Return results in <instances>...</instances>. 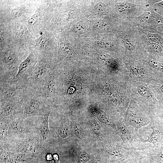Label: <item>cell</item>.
Instances as JSON below:
<instances>
[{
  "mask_svg": "<svg viewBox=\"0 0 163 163\" xmlns=\"http://www.w3.org/2000/svg\"><path fill=\"white\" fill-rule=\"evenodd\" d=\"M152 132L149 137L146 139H144L142 137H140L139 139L142 142H149L153 145L152 149L153 151L156 150L159 148V144L163 140V136L161 132L158 128H157L155 125L150 124L149 125Z\"/></svg>",
  "mask_w": 163,
  "mask_h": 163,
  "instance_id": "obj_1",
  "label": "cell"
},
{
  "mask_svg": "<svg viewBox=\"0 0 163 163\" xmlns=\"http://www.w3.org/2000/svg\"><path fill=\"white\" fill-rule=\"evenodd\" d=\"M150 121L143 117L134 115L127 116L125 121V124L127 126H130L134 129L136 133L140 128L148 125Z\"/></svg>",
  "mask_w": 163,
  "mask_h": 163,
  "instance_id": "obj_2",
  "label": "cell"
},
{
  "mask_svg": "<svg viewBox=\"0 0 163 163\" xmlns=\"http://www.w3.org/2000/svg\"><path fill=\"white\" fill-rule=\"evenodd\" d=\"M39 107L38 101L34 99L31 100L30 104L26 109V113L28 114H31L34 112Z\"/></svg>",
  "mask_w": 163,
  "mask_h": 163,
  "instance_id": "obj_3",
  "label": "cell"
},
{
  "mask_svg": "<svg viewBox=\"0 0 163 163\" xmlns=\"http://www.w3.org/2000/svg\"><path fill=\"white\" fill-rule=\"evenodd\" d=\"M94 9L96 13L100 15H105L107 12V9L106 5L101 2L97 3L94 6Z\"/></svg>",
  "mask_w": 163,
  "mask_h": 163,
  "instance_id": "obj_4",
  "label": "cell"
},
{
  "mask_svg": "<svg viewBox=\"0 0 163 163\" xmlns=\"http://www.w3.org/2000/svg\"><path fill=\"white\" fill-rule=\"evenodd\" d=\"M31 60V56L30 55L20 64L18 70L16 75L17 77L21 73L22 70L27 68L30 64Z\"/></svg>",
  "mask_w": 163,
  "mask_h": 163,
  "instance_id": "obj_5",
  "label": "cell"
},
{
  "mask_svg": "<svg viewBox=\"0 0 163 163\" xmlns=\"http://www.w3.org/2000/svg\"><path fill=\"white\" fill-rule=\"evenodd\" d=\"M156 154L151 155L155 163H163V150L158 151Z\"/></svg>",
  "mask_w": 163,
  "mask_h": 163,
  "instance_id": "obj_6",
  "label": "cell"
},
{
  "mask_svg": "<svg viewBox=\"0 0 163 163\" xmlns=\"http://www.w3.org/2000/svg\"><path fill=\"white\" fill-rule=\"evenodd\" d=\"M4 59L7 63L11 64L14 62L15 57L13 52L11 51H8L5 53Z\"/></svg>",
  "mask_w": 163,
  "mask_h": 163,
  "instance_id": "obj_7",
  "label": "cell"
},
{
  "mask_svg": "<svg viewBox=\"0 0 163 163\" xmlns=\"http://www.w3.org/2000/svg\"><path fill=\"white\" fill-rule=\"evenodd\" d=\"M45 64L43 61H40L36 66L35 74L37 77H39L42 75L45 69Z\"/></svg>",
  "mask_w": 163,
  "mask_h": 163,
  "instance_id": "obj_8",
  "label": "cell"
},
{
  "mask_svg": "<svg viewBox=\"0 0 163 163\" xmlns=\"http://www.w3.org/2000/svg\"><path fill=\"white\" fill-rule=\"evenodd\" d=\"M40 129L43 136H46L47 135L49 129L47 118L44 119L40 125Z\"/></svg>",
  "mask_w": 163,
  "mask_h": 163,
  "instance_id": "obj_9",
  "label": "cell"
},
{
  "mask_svg": "<svg viewBox=\"0 0 163 163\" xmlns=\"http://www.w3.org/2000/svg\"><path fill=\"white\" fill-rule=\"evenodd\" d=\"M75 32L79 34H83L86 30V26L84 23L82 21H80L77 23L74 28Z\"/></svg>",
  "mask_w": 163,
  "mask_h": 163,
  "instance_id": "obj_10",
  "label": "cell"
},
{
  "mask_svg": "<svg viewBox=\"0 0 163 163\" xmlns=\"http://www.w3.org/2000/svg\"><path fill=\"white\" fill-rule=\"evenodd\" d=\"M74 132L76 136L79 138L81 139L83 133V130L80 125L78 123L74 126Z\"/></svg>",
  "mask_w": 163,
  "mask_h": 163,
  "instance_id": "obj_11",
  "label": "cell"
},
{
  "mask_svg": "<svg viewBox=\"0 0 163 163\" xmlns=\"http://www.w3.org/2000/svg\"><path fill=\"white\" fill-rule=\"evenodd\" d=\"M148 45L155 53H158L162 51V48L160 46L156 43L149 42Z\"/></svg>",
  "mask_w": 163,
  "mask_h": 163,
  "instance_id": "obj_12",
  "label": "cell"
},
{
  "mask_svg": "<svg viewBox=\"0 0 163 163\" xmlns=\"http://www.w3.org/2000/svg\"><path fill=\"white\" fill-rule=\"evenodd\" d=\"M2 94L5 97H12L15 94L14 90L10 88H3L2 91Z\"/></svg>",
  "mask_w": 163,
  "mask_h": 163,
  "instance_id": "obj_13",
  "label": "cell"
},
{
  "mask_svg": "<svg viewBox=\"0 0 163 163\" xmlns=\"http://www.w3.org/2000/svg\"><path fill=\"white\" fill-rule=\"evenodd\" d=\"M67 128L64 125H62L59 127L58 132L59 135L62 138H66L68 136Z\"/></svg>",
  "mask_w": 163,
  "mask_h": 163,
  "instance_id": "obj_14",
  "label": "cell"
},
{
  "mask_svg": "<svg viewBox=\"0 0 163 163\" xmlns=\"http://www.w3.org/2000/svg\"><path fill=\"white\" fill-rule=\"evenodd\" d=\"M148 38L154 43H159L161 42V39L157 34H149L147 35Z\"/></svg>",
  "mask_w": 163,
  "mask_h": 163,
  "instance_id": "obj_15",
  "label": "cell"
},
{
  "mask_svg": "<svg viewBox=\"0 0 163 163\" xmlns=\"http://www.w3.org/2000/svg\"><path fill=\"white\" fill-rule=\"evenodd\" d=\"M39 19V16L37 14H35L32 16L28 20L27 23L29 25L32 26L35 25Z\"/></svg>",
  "mask_w": 163,
  "mask_h": 163,
  "instance_id": "obj_16",
  "label": "cell"
},
{
  "mask_svg": "<svg viewBox=\"0 0 163 163\" xmlns=\"http://www.w3.org/2000/svg\"><path fill=\"white\" fill-rule=\"evenodd\" d=\"M22 13V10L21 8H15L11 11V15L12 18H14L20 16Z\"/></svg>",
  "mask_w": 163,
  "mask_h": 163,
  "instance_id": "obj_17",
  "label": "cell"
},
{
  "mask_svg": "<svg viewBox=\"0 0 163 163\" xmlns=\"http://www.w3.org/2000/svg\"><path fill=\"white\" fill-rule=\"evenodd\" d=\"M89 159V156L88 154L83 153L80 155L78 161L80 163H85L87 162Z\"/></svg>",
  "mask_w": 163,
  "mask_h": 163,
  "instance_id": "obj_18",
  "label": "cell"
},
{
  "mask_svg": "<svg viewBox=\"0 0 163 163\" xmlns=\"http://www.w3.org/2000/svg\"><path fill=\"white\" fill-rule=\"evenodd\" d=\"M150 66L154 68L158 69H163L162 66L158 62L153 60H151L149 62Z\"/></svg>",
  "mask_w": 163,
  "mask_h": 163,
  "instance_id": "obj_19",
  "label": "cell"
},
{
  "mask_svg": "<svg viewBox=\"0 0 163 163\" xmlns=\"http://www.w3.org/2000/svg\"><path fill=\"white\" fill-rule=\"evenodd\" d=\"M60 46L61 50L63 52L67 53L69 51L70 47L65 42H62L60 43Z\"/></svg>",
  "mask_w": 163,
  "mask_h": 163,
  "instance_id": "obj_20",
  "label": "cell"
},
{
  "mask_svg": "<svg viewBox=\"0 0 163 163\" xmlns=\"http://www.w3.org/2000/svg\"><path fill=\"white\" fill-rule=\"evenodd\" d=\"M118 10L121 13H125L127 11L130 7L127 4H125L123 5H121L118 7Z\"/></svg>",
  "mask_w": 163,
  "mask_h": 163,
  "instance_id": "obj_21",
  "label": "cell"
},
{
  "mask_svg": "<svg viewBox=\"0 0 163 163\" xmlns=\"http://www.w3.org/2000/svg\"><path fill=\"white\" fill-rule=\"evenodd\" d=\"M139 161V158L137 156L131 158H129L125 160L122 163H137Z\"/></svg>",
  "mask_w": 163,
  "mask_h": 163,
  "instance_id": "obj_22",
  "label": "cell"
},
{
  "mask_svg": "<svg viewBox=\"0 0 163 163\" xmlns=\"http://www.w3.org/2000/svg\"><path fill=\"white\" fill-rule=\"evenodd\" d=\"M46 39L44 37H40L38 39L37 41L38 44L40 47H42L45 46L46 43Z\"/></svg>",
  "mask_w": 163,
  "mask_h": 163,
  "instance_id": "obj_23",
  "label": "cell"
},
{
  "mask_svg": "<svg viewBox=\"0 0 163 163\" xmlns=\"http://www.w3.org/2000/svg\"><path fill=\"white\" fill-rule=\"evenodd\" d=\"M125 46L128 50H131L134 49L135 46L132 43L129 41H125L124 42Z\"/></svg>",
  "mask_w": 163,
  "mask_h": 163,
  "instance_id": "obj_24",
  "label": "cell"
},
{
  "mask_svg": "<svg viewBox=\"0 0 163 163\" xmlns=\"http://www.w3.org/2000/svg\"><path fill=\"white\" fill-rule=\"evenodd\" d=\"M91 126L94 132L96 133H98V132H99L100 129V127L98 124L96 123H93L91 125Z\"/></svg>",
  "mask_w": 163,
  "mask_h": 163,
  "instance_id": "obj_25",
  "label": "cell"
},
{
  "mask_svg": "<svg viewBox=\"0 0 163 163\" xmlns=\"http://www.w3.org/2000/svg\"><path fill=\"white\" fill-rule=\"evenodd\" d=\"M11 126L13 129L21 131L22 130L21 125L18 122L13 123L11 124Z\"/></svg>",
  "mask_w": 163,
  "mask_h": 163,
  "instance_id": "obj_26",
  "label": "cell"
},
{
  "mask_svg": "<svg viewBox=\"0 0 163 163\" xmlns=\"http://www.w3.org/2000/svg\"><path fill=\"white\" fill-rule=\"evenodd\" d=\"M8 156L6 153L2 150L0 152V161H5L7 159Z\"/></svg>",
  "mask_w": 163,
  "mask_h": 163,
  "instance_id": "obj_27",
  "label": "cell"
},
{
  "mask_svg": "<svg viewBox=\"0 0 163 163\" xmlns=\"http://www.w3.org/2000/svg\"><path fill=\"white\" fill-rule=\"evenodd\" d=\"M15 157L18 162L23 161L25 158L26 156L24 154H19L16 155Z\"/></svg>",
  "mask_w": 163,
  "mask_h": 163,
  "instance_id": "obj_28",
  "label": "cell"
},
{
  "mask_svg": "<svg viewBox=\"0 0 163 163\" xmlns=\"http://www.w3.org/2000/svg\"><path fill=\"white\" fill-rule=\"evenodd\" d=\"M96 27L98 29H101L106 27V24L103 22H98L96 24Z\"/></svg>",
  "mask_w": 163,
  "mask_h": 163,
  "instance_id": "obj_29",
  "label": "cell"
},
{
  "mask_svg": "<svg viewBox=\"0 0 163 163\" xmlns=\"http://www.w3.org/2000/svg\"><path fill=\"white\" fill-rule=\"evenodd\" d=\"M11 163H17L19 162L15 157H13L10 159Z\"/></svg>",
  "mask_w": 163,
  "mask_h": 163,
  "instance_id": "obj_30",
  "label": "cell"
},
{
  "mask_svg": "<svg viewBox=\"0 0 163 163\" xmlns=\"http://www.w3.org/2000/svg\"><path fill=\"white\" fill-rule=\"evenodd\" d=\"M1 132L3 135H6L7 134V130L6 128H2L1 129Z\"/></svg>",
  "mask_w": 163,
  "mask_h": 163,
  "instance_id": "obj_31",
  "label": "cell"
},
{
  "mask_svg": "<svg viewBox=\"0 0 163 163\" xmlns=\"http://www.w3.org/2000/svg\"><path fill=\"white\" fill-rule=\"evenodd\" d=\"M159 6H161V7H163V2H160L159 3Z\"/></svg>",
  "mask_w": 163,
  "mask_h": 163,
  "instance_id": "obj_32",
  "label": "cell"
},
{
  "mask_svg": "<svg viewBox=\"0 0 163 163\" xmlns=\"http://www.w3.org/2000/svg\"><path fill=\"white\" fill-rule=\"evenodd\" d=\"M161 91L163 93V85H162L160 88Z\"/></svg>",
  "mask_w": 163,
  "mask_h": 163,
  "instance_id": "obj_33",
  "label": "cell"
}]
</instances>
